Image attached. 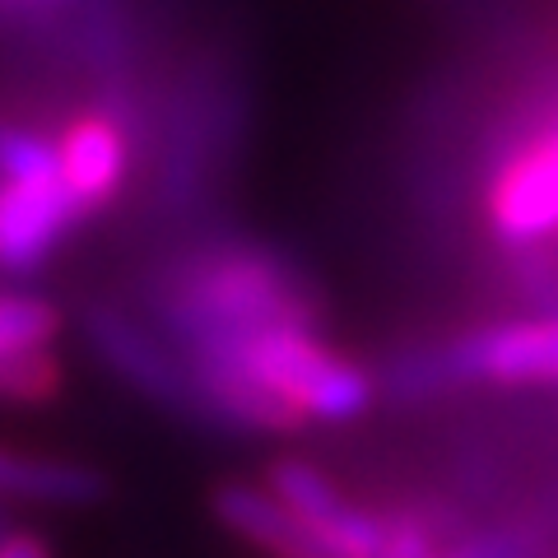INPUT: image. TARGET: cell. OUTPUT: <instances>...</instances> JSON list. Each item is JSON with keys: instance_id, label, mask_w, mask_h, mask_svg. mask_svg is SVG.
Listing matches in <instances>:
<instances>
[{"instance_id": "6da1fadb", "label": "cell", "mask_w": 558, "mask_h": 558, "mask_svg": "<svg viewBox=\"0 0 558 558\" xmlns=\"http://www.w3.org/2000/svg\"><path fill=\"white\" fill-rule=\"evenodd\" d=\"M154 307L186 354L260 326H312L322 317L303 270L252 242H219L178 260L159 279Z\"/></svg>"}, {"instance_id": "7a4b0ae2", "label": "cell", "mask_w": 558, "mask_h": 558, "mask_svg": "<svg viewBox=\"0 0 558 558\" xmlns=\"http://www.w3.org/2000/svg\"><path fill=\"white\" fill-rule=\"evenodd\" d=\"M205 354L238 359L242 368H252L284 400H293L303 418H322V424H349V418L368 414L377 396V381L368 377V368L326 349L312 336V326H260L247 330V336L191 349L186 359H205Z\"/></svg>"}, {"instance_id": "3957f363", "label": "cell", "mask_w": 558, "mask_h": 558, "mask_svg": "<svg viewBox=\"0 0 558 558\" xmlns=\"http://www.w3.org/2000/svg\"><path fill=\"white\" fill-rule=\"evenodd\" d=\"M80 322H84L89 349L131 391H140L145 400H154V405H163L172 414L209 418L196 377H191V363L178 359V349H168L149 326H140L131 312H121L112 303H94V307H84Z\"/></svg>"}, {"instance_id": "277c9868", "label": "cell", "mask_w": 558, "mask_h": 558, "mask_svg": "<svg viewBox=\"0 0 558 558\" xmlns=\"http://www.w3.org/2000/svg\"><path fill=\"white\" fill-rule=\"evenodd\" d=\"M438 377L447 381H498V387H558V312L517 317L470 330L438 349Z\"/></svg>"}, {"instance_id": "5b68a950", "label": "cell", "mask_w": 558, "mask_h": 558, "mask_svg": "<svg viewBox=\"0 0 558 558\" xmlns=\"http://www.w3.org/2000/svg\"><path fill=\"white\" fill-rule=\"evenodd\" d=\"M80 219L84 205L61 182V168L0 172V270H38Z\"/></svg>"}, {"instance_id": "8992f818", "label": "cell", "mask_w": 558, "mask_h": 558, "mask_svg": "<svg viewBox=\"0 0 558 558\" xmlns=\"http://www.w3.org/2000/svg\"><path fill=\"white\" fill-rule=\"evenodd\" d=\"M488 223L512 247L558 233V121L502 163L488 186Z\"/></svg>"}, {"instance_id": "52a82bcc", "label": "cell", "mask_w": 558, "mask_h": 558, "mask_svg": "<svg viewBox=\"0 0 558 558\" xmlns=\"http://www.w3.org/2000/svg\"><path fill=\"white\" fill-rule=\"evenodd\" d=\"M266 484L330 549H340L344 558H381V517L363 512L359 502H349L312 461L279 457V461H270Z\"/></svg>"}, {"instance_id": "ba28073f", "label": "cell", "mask_w": 558, "mask_h": 558, "mask_svg": "<svg viewBox=\"0 0 558 558\" xmlns=\"http://www.w3.org/2000/svg\"><path fill=\"white\" fill-rule=\"evenodd\" d=\"M209 508H215V517L233 535H242L256 549H266L270 558H344L340 549H330L270 484L229 480V484L215 488Z\"/></svg>"}, {"instance_id": "9c48e42d", "label": "cell", "mask_w": 558, "mask_h": 558, "mask_svg": "<svg viewBox=\"0 0 558 558\" xmlns=\"http://www.w3.org/2000/svg\"><path fill=\"white\" fill-rule=\"evenodd\" d=\"M131 149H126V131L112 117L89 112L75 117L70 126L57 135V168L61 182L75 191V201L84 205V215L112 205L121 178H126Z\"/></svg>"}, {"instance_id": "30bf717a", "label": "cell", "mask_w": 558, "mask_h": 558, "mask_svg": "<svg viewBox=\"0 0 558 558\" xmlns=\"http://www.w3.org/2000/svg\"><path fill=\"white\" fill-rule=\"evenodd\" d=\"M0 498L43 502V508H94L108 498V480L75 461L24 457V451L0 447Z\"/></svg>"}, {"instance_id": "8fae6325", "label": "cell", "mask_w": 558, "mask_h": 558, "mask_svg": "<svg viewBox=\"0 0 558 558\" xmlns=\"http://www.w3.org/2000/svg\"><path fill=\"white\" fill-rule=\"evenodd\" d=\"M65 391V368L51 354V344L20 349V354L0 359V400L14 405H51Z\"/></svg>"}, {"instance_id": "7c38bea8", "label": "cell", "mask_w": 558, "mask_h": 558, "mask_svg": "<svg viewBox=\"0 0 558 558\" xmlns=\"http://www.w3.org/2000/svg\"><path fill=\"white\" fill-rule=\"evenodd\" d=\"M61 336V312L38 293H0V359Z\"/></svg>"}, {"instance_id": "4fadbf2b", "label": "cell", "mask_w": 558, "mask_h": 558, "mask_svg": "<svg viewBox=\"0 0 558 558\" xmlns=\"http://www.w3.org/2000/svg\"><path fill=\"white\" fill-rule=\"evenodd\" d=\"M43 168H57V140L0 121V172H43Z\"/></svg>"}, {"instance_id": "5bb4252c", "label": "cell", "mask_w": 558, "mask_h": 558, "mask_svg": "<svg viewBox=\"0 0 558 558\" xmlns=\"http://www.w3.org/2000/svg\"><path fill=\"white\" fill-rule=\"evenodd\" d=\"M0 558H51V545L33 531H5L0 535Z\"/></svg>"}, {"instance_id": "9a60e30c", "label": "cell", "mask_w": 558, "mask_h": 558, "mask_svg": "<svg viewBox=\"0 0 558 558\" xmlns=\"http://www.w3.org/2000/svg\"><path fill=\"white\" fill-rule=\"evenodd\" d=\"M0 5H43V0H0Z\"/></svg>"}]
</instances>
